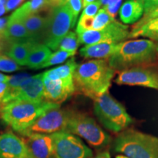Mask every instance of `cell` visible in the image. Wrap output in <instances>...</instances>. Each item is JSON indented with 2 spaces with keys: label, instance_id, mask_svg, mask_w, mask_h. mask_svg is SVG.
<instances>
[{
  "label": "cell",
  "instance_id": "obj_1",
  "mask_svg": "<svg viewBox=\"0 0 158 158\" xmlns=\"http://www.w3.org/2000/svg\"><path fill=\"white\" fill-rule=\"evenodd\" d=\"M116 71L108 59H93L77 65L73 74L76 90L94 100L109 89Z\"/></svg>",
  "mask_w": 158,
  "mask_h": 158
},
{
  "label": "cell",
  "instance_id": "obj_2",
  "mask_svg": "<svg viewBox=\"0 0 158 158\" xmlns=\"http://www.w3.org/2000/svg\"><path fill=\"white\" fill-rule=\"evenodd\" d=\"M108 62L116 72L156 64L155 41L138 39L120 43L116 51L108 58Z\"/></svg>",
  "mask_w": 158,
  "mask_h": 158
},
{
  "label": "cell",
  "instance_id": "obj_3",
  "mask_svg": "<svg viewBox=\"0 0 158 158\" xmlns=\"http://www.w3.org/2000/svg\"><path fill=\"white\" fill-rule=\"evenodd\" d=\"M60 106L46 100L41 102H28L15 100L1 107V118L18 133L27 129L45 112Z\"/></svg>",
  "mask_w": 158,
  "mask_h": 158
},
{
  "label": "cell",
  "instance_id": "obj_4",
  "mask_svg": "<svg viewBox=\"0 0 158 158\" xmlns=\"http://www.w3.org/2000/svg\"><path fill=\"white\" fill-rule=\"evenodd\" d=\"M114 149L128 158H158V138L127 129L115 138Z\"/></svg>",
  "mask_w": 158,
  "mask_h": 158
},
{
  "label": "cell",
  "instance_id": "obj_5",
  "mask_svg": "<svg viewBox=\"0 0 158 158\" xmlns=\"http://www.w3.org/2000/svg\"><path fill=\"white\" fill-rule=\"evenodd\" d=\"M94 111L100 124L113 133H121L133 122L124 106L108 91L94 100Z\"/></svg>",
  "mask_w": 158,
  "mask_h": 158
},
{
  "label": "cell",
  "instance_id": "obj_6",
  "mask_svg": "<svg viewBox=\"0 0 158 158\" xmlns=\"http://www.w3.org/2000/svg\"><path fill=\"white\" fill-rule=\"evenodd\" d=\"M65 131L80 136L92 147L101 149L107 147L111 138L93 118L82 113L69 110Z\"/></svg>",
  "mask_w": 158,
  "mask_h": 158
},
{
  "label": "cell",
  "instance_id": "obj_7",
  "mask_svg": "<svg viewBox=\"0 0 158 158\" xmlns=\"http://www.w3.org/2000/svg\"><path fill=\"white\" fill-rule=\"evenodd\" d=\"M76 19L64 5L54 7L47 15V27L43 42L47 47L56 51L62 40L76 25Z\"/></svg>",
  "mask_w": 158,
  "mask_h": 158
},
{
  "label": "cell",
  "instance_id": "obj_8",
  "mask_svg": "<svg viewBox=\"0 0 158 158\" xmlns=\"http://www.w3.org/2000/svg\"><path fill=\"white\" fill-rule=\"evenodd\" d=\"M130 29L127 25L114 20L100 30H89L77 33L80 44L86 45L98 43L118 44L128 38Z\"/></svg>",
  "mask_w": 158,
  "mask_h": 158
},
{
  "label": "cell",
  "instance_id": "obj_9",
  "mask_svg": "<svg viewBox=\"0 0 158 158\" xmlns=\"http://www.w3.org/2000/svg\"><path fill=\"white\" fill-rule=\"evenodd\" d=\"M54 158H91L92 151L76 135L65 130L51 134Z\"/></svg>",
  "mask_w": 158,
  "mask_h": 158
},
{
  "label": "cell",
  "instance_id": "obj_10",
  "mask_svg": "<svg viewBox=\"0 0 158 158\" xmlns=\"http://www.w3.org/2000/svg\"><path fill=\"white\" fill-rule=\"evenodd\" d=\"M69 110H62L60 106L51 108L40 116L30 127L20 133L28 136L35 134H53L56 132L65 130L68 123Z\"/></svg>",
  "mask_w": 158,
  "mask_h": 158
},
{
  "label": "cell",
  "instance_id": "obj_11",
  "mask_svg": "<svg viewBox=\"0 0 158 158\" xmlns=\"http://www.w3.org/2000/svg\"><path fill=\"white\" fill-rule=\"evenodd\" d=\"M114 82L118 85L140 86L158 90V64L138 66L120 71Z\"/></svg>",
  "mask_w": 158,
  "mask_h": 158
},
{
  "label": "cell",
  "instance_id": "obj_12",
  "mask_svg": "<svg viewBox=\"0 0 158 158\" xmlns=\"http://www.w3.org/2000/svg\"><path fill=\"white\" fill-rule=\"evenodd\" d=\"M15 100L33 102L43 101L44 100L43 73L30 76L16 89L12 90L7 89L2 102L1 107L4 105Z\"/></svg>",
  "mask_w": 158,
  "mask_h": 158
},
{
  "label": "cell",
  "instance_id": "obj_13",
  "mask_svg": "<svg viewBox=\"0 0 158 158\" xmlns=\"http://www.w3.org/2000/svg\"><path fill=\"white\" fill-rule=\"evenodd\" d=\"M43 84L45 100L56 104L64 102L76 91L73 80L53 81L43 76Z\"/></svg>",
  "mask_w": 158,
  "mask_h": 158
},
{
  "label": "cell",
  "instance_id": "obj_14",
  "mask_svg": "<svg viewBox=\"0 0 158 158\" xmlns=\"http://www.w3.org/2000/svg\"><path fill=\"white\" fill-rule=\"evenodd\" d=\"M29 158H54L52 135L35 134L23 139Z\"/></svg>",
  "mask_w": 158,
  "mask_h": 158
},
{
  "label": "cell",
  "instance_id": "obj_15",
  "mask_svg": "<svg viewBox=\"0 0 158 158\" xmlns=\"http://www.w3.org/2000/svg\"><path fill=\"white\" fill-rule=\"evenodd\" d=\"M0 158H29L23 140L11 132L0 135Z\"/></svg>",
  "mask_w": 158,
  "mask_h": 158
},
{
  "label": "cell",
  "instance_id": "obj_16",
  "mask_svg": "<svg viewBox=\"0 0 158 158\" xmlns=\"http://www.w3.org/2000/svg\"><path fill=\"white\" fill-rule=\"evenodd\" d=\"M143 13V0H127L122 4L118 10L120 20L125 25L138 22Z\"/></svg>",
  "mask_w": 158,
  "mask_h": 158
},
{
  "label": "cell",
  "instance_id": "obj_17",
  "mask_svg": "<svg viewBox=\"0 0 158 158\" xmlns=\"http://www.w3.org/2000/svg\"><path fill=\"white\" fill-rule=\"evenodd\" d=\"M21 21L28 31L31 40L40 43L43 38L47 27V16L43 17L38 14H33L23 18Z\"/></svg>",
  "mask_w": 158,
  "mask_h": 158
},
{
  "label": "cell",
  "instance_id": "obj_18",
  "mask_svg": "<svg viewBox=\"0 0 158 158\" xmlns=\"http://www.w3.org/2000/svg\"><path fill=\"white\" fill-rule=\"evenodd\" d=\"M118 44L98 43V44L85 45L81 48L80 54L84 59H108L118 48Z\"/></svg>",
  "mask_w": 158,
  "mask_h": 158
},
{
  "label": "cell",
  "instance_id": "obj_19",
  "mask_svg": "<svg viewBox=\"0 0 158 158\" xmlns=\"http://www.w3.org/2000/svg\"><path fill=\"white\" fill-rule=\"evenodd\" d=\"M2 37H3L10 44L20 41L31 40L28 31L25 28L22 22L10 17L7 27L5 30L4 31Z\"/></svg>",
  "mask_w": 158,
  "mask_h": 158
},
{
  "label": "cell",
  "instance_id": "obj_20",
  "mask_svg": "<svg viewBox=\"0 0 158 158\" xmlns=\"http://www.w3.org/2000/svg\"><path fill=\"white\" fill-rule=\"evenodd\" d=\"M37 43H38L33 40L11 43L7 51V55L18 64L26 65L29 53Z\"/></svg>",
  "mask_w": 158,
  "mask_h": 158
},
{
  "label": "cell",
  "instance_id": "obj_21",
  "mask_svg": "<svg viewBox=\"0 0 158 158\" xmlns=\"http://www.w3.org/2000/svg\"><path fill=\"white\" fill-rule=\"evenodd\" d=\"M52 9L48 0H29L17 9L10 18L21 21L28 15L37 14L42 11H50Z\"/></svg>",
  "mask_w": 158,
  "mask_h": 158
},
{
  "label": "cell",
  "instance_id": "obj_22",
  "mask_svg": "<svg viewBox=\"0 0 158 158\" xmlns=\"http://www.w3.org/2000/svg\"><path fill=\"white\" fill-rule=\"evenodd\" d=\"M77 65L73 56L65 64L43 73V76L53 81H72L73 80V74Z\"/></svg>",
  "mask_w": 158,
  "mask_h": 158
},
{
  "label": "cell",
  "instance_id": "obj_23",
  "mask_svg": "<svg viewBox=\"0 0 158 158\" xmlns=\"http://www.w3.org/2000/svg\"><path fill=\"white\" fill-rule=\"evenodd\" d=\"M51 55V51L46 45L37 43L29 53L27 66L32 69L42 68Z\"/></svg>",
  "mask_w": 158,
  "mask_h": 158
},
{
  "label": "cell",
  "instance_id": "obj_24",
  "mask_svg": "<svg viewBox=\"0 0 158 158\" xmlns=\"http://www.w3.org/2000/svg\"><path fill=\"white\" fill-rule=\"evenodd\" d=\"M138 37H144L153 41H158V18L149 21L139 29L135 31H130L128 38L133 39Z\"/></svg>",
  "mask_w": 158,
  "mask_h": 158
},
{
  "label": "cell",
  "instance_id": "obj_25",
  "mask_svg": "<svg viewBox=\"0 0 158 158\" xmlns=\"http://www.w3.org/2000/svg\"><path fill=\"white\" fill-rule=\"evenodd\" d=\"M79 45L80 43L76 33H75L74 31H69L62 40L59 48L60 51L76 53Z\"/></svg>",
  "mask_w": 158,
  "mask_h": 158
},
{
  "label": "cell",
  "instance_id": "obj_26",
  "mask_svg": "<svg viewBox=\"0 0 158 158\" xmlns=\"http://www.w3.org/2000/svg\"><path fill=\"white\" fill-rule=\"evenodd\" d=\"M114 18L108 14L103 8L99 10L95 16L93 18L92 23V30L98 31L105 28L106 26L113 22Z\"/></svg>",
  "mask_w": 158,
  "mask_h": 158
},
{
  "label": "cell",
  "instance_id": "obj_27",
  "mask_svg": "<svg viewBox=\"0 0 158 158\" xmlns=\"http://www.w3.org/2000/svg\"><path fill=\"white\" fill-rule=\"evenodd\" d=\"M76 54L75 52H68V51H57L54 54H51L50 58L48 60L43 64L42 68H48V67L52 66V65L60 64L64 62L70 56H73Z\"/></svg>",
  "mask_w": 158,
  "mask_h": 158
},
{
  "label": "cell",
  "instance_id": "obj_28",
  "mask_svg": "<svg viewBox=\"0 0 158 158\" xmlns=\"http://www.w3.org/2000/svg\"><path fill=\"white\" fill-rule=\"evenodd\" d=\"M158 18V7H155L152 10H150L147 13H143V16L141 17V19L136 22L135 23H134V25L133 26L131 29V32L133 31H135L138 29H139L141 27H143L144 24L147 23L149 21H152V20H155Z\"/></svg>",
  "mask_w": 158,
  "mask_h": 158
},
{
  "label": "cell",
  "instance_id": "obj_29",
  "mask_svg": "<svg viewBox=\"0 0 158 158\" xmlns=\"http://www.w3.org/2000/svg\"><path fill=\"white\" fill-rule=\"evenodd\" d=\"M19 65L8 56L0 55V70L6 73H12L20 70Z\"/></svg>",
  "mask_w": 158,
  "mask_h": 158
},
{
  "label": "cell",
  "instance_id": "obj_30",
  "mask_svg": "<svg viewBox=\"0 0 158 158\" xmlns=\"http://www.w3.org/2000/svg\"><path fill=\"white\" fill-rule=\"evenodd\" d=\"M31 76L28 73H21L19 75H15V76H10V78L8 81V82H7V90H12L16 89L17 87L21 85L22 83L25 80H27V78H29Z\"/></svg>",
  "mask_w": 158,
  "mask_h": 158
},
{
  "label": "cell",
  "instance_id": "obj_31",
  "mask_svg": "<svg viewBox=\"0 0 158 158\" xmlns=\"http://www.w3.org/2000/svg\"><path fill=\"white\" fill-rule=\"evenodd\" d=\"M64 4L70 10L75 19H77V17L82 9L83 0H66Z\"/></svg>",
  "mask_w": 158,
  "mask_h": 158
},
{
  "label": "cell",
  "instance_id": "obj_32",
  "mask_svg": "<svg viewBox=\"0 0 158 158\" xmlns=\"http://www.w3.org/2000/svg\"><path fill=\"white\" fill-rule=\"evenodd\" d=\"M100 6H101V4H100V2L98 0V1L94 2L89 4L88 5H86V7H84L81 16L89 18L94 17L97 13H98V12L99 11Z\"/></svg>",
  "mask_w": 158,
  "mask_h": 158
},
{
  "label": "cell",
  "instance_id": "obj_33",
  "mask_svg": "<svg viewBox=\"0 0 158 158\" xmlns=\"http://www.w3.org/2000/svg\"><path fill=\"white\" fill-rule=\"evenodd\" d=\"M122 2V1L118 2L111 4V5L105 6V7H102V8H103L107 12V13L110 15V16H112L115 19L116 13H117V12L119 10L120 7H121Z\"/></svg>",
  "mask_w": 158,
  "mask_h": 158
},
{
  "label": "cell",
  "instance_id": "obj_34",
  "mask_svg": "<svg viewBox=\"0 0 158 158\" xmlns=\"http://www.w3.org/2000/svg\"><path fill=\"white\" fill-rule=\"evenodd\" d=\"M143 3L144 13H147L155 7H158V0H143Z\"/></svg>",
  "mask_w": 158,
  "mask_h": 158
},
{
  "label": "cell",
  "instance_id": "obj_35",
  "mask_svg": "<svg viewBox=\"0 0 158 158\" xmlns=\"http://www.w3.org/2000/svg\"><path fill=\"white\" fill-rule=\"evenodd\" d=\"M24 0H7L6 4V12H10L16 8Z\"/></svg>",
  "mask_w": 158,
  "mask_h": 158
},
{
  "label": "cell",
  "instance_id": "obj_36",
  "mask_svg": "<svg viewBox=\"0 0 158 158\" xmlns=\"http://www.w3.org/2000/svg\"><path fill=\"white\" fill-rule=\"evenodd\" d=\"M8 20L9 17L1 18V19H0V37L2 36L4 31L5 30L6 27H7Z\"/></svg>",
  "mask_w": 158,
  "mask_h": 158
},
{
  "label": "cell",
  "instance_id": "obj_37",
  "mask_svg": "<svg viewBox=\"0 0 158 158\" xmlns=\"http://www.w3.org/2000/svg\"><path fill=\"white\" fill-rule=\"evenodd\" d=\"M7 83H0V106H1L4 96L6 93V91H7Z\"/></svg>",
  "mask_w": 158,
  "mask_h": 158
},
{
  "label": "cell",
  "instance_id": "obj_38",
  "mask_svg": "<svg viewBox=\"0 0 158 158\" xmlns=\"http://www.w3.org/2000/svg\"><path fill=\"white\" fill-rule=\"evenodd\" d=\"M65 1H66V0H48V2L51 4V6L52 7V8L64 5Z\"/></svg>",
  "mask_w": 158,
  "mask_h": 158
},
{
  "label": "cell",
  "instance_id": "obj_39",
  "mask_svg": "<svg viewBox=\"0 0 158 158\" xmlns=\"http://www.w3.org/2000/svg\"><path fill=\"white\" fill-rule=\"evenodd\" d=\"M7 0H0V16L6 13V4Z\"/></svg>",
  "mask_w": 158,
  "mask_h": 158
},
{
  "label": "cell",
  "instance_id": "obj_40",
  "mask_svg": "<svg viewBox=\"0 0 158 158\" xmlns=\"http://www.w3.org/2000/svg\"><path fill=\"white\" fill-rule=\"evenodd\" d=\"M91 158H111L110 157V153L108 151L102 152L98 153V155L94 156V157H92Z\"/></svg>",
  "mask_w": 158,
  "mask_h": 158
},
{
  "label": "cell",
  "instance_id": "obj_41",
  "mask_svg": "<svg viewBox=\"0 0 158 158\" xmlns=\"http://www.w3.org/2000/svg\"><path fill=\"white\" fill-rule=\"evenodd\" d=\"M10 78V76H5V75L0 73V83H7Z\"/></svg>",
  "mask_w": 158,
  "mask_h": 158
},
{
  "label": "cell",
  "instance_id": "obj_42",
  "mask_svg": "<svg viewBox=\"0 0 158 158\" xmlns=\"http://www.w3.org/2000/svg\"><path fill=\"white\" fill-rule=\"evenodd\" d=\"M98 1V0H83V7H85L86 5H88L89 4L94 2Z\"/></svg>",
  "mask_w": 158,
  "mask_h": 158
},
{
  "label": "cell",
  "instance_id": "obj_43",
  "mask_svg": "<svg viewBox=\"0 0 158 158\" xmlns=\"http://www.w3.org/2000/svg\"><path fill=\"white\" fill-rule=\"evenodd\" d=\"M156 45V64H158V41H155Z\"/></svg>",
  "mask_w": 158,
  "mask_h": 158
},
{
  "label": "cell",
  "instance_id": "obj_44",
  "mask_svg": "<svg viewBox=\"0 0 158 158\" xmlns=\"http://www.w3.org/2000/svg\"><path fill=\"white\" fill-rule=\"evenodd\" d=\"M116 158H128V157H125V156H124V155H118L117 156H116Z\"/></svg>",
  "mask_w": 158,
  "mask_h": 158
},
{
  "label": "cell",
  "instance_id": "obj_45",
  "mask_svg": "<svg viewBox=\"0 0 158 158\" xmlns=\"http://www.w3.org/2000/svg\"><path fill=\"white\" fill-rule=\"evenodd\" d=\"M2 37H0V38H1ZM0 51H1V44H0Z\"/></svg>",
  "mask_w": 158,
  "mask_h": 158
}]
</instances>
